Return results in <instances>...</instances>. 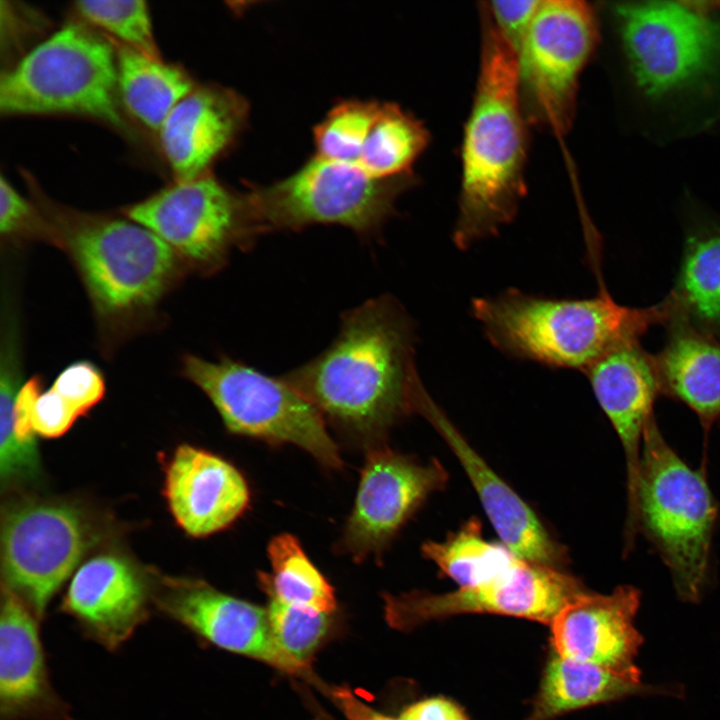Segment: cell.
<instances>
[{
	"label": "cell",
	"mask_w": 720,
	"mask_h": 720,
	"mask_svg": "<svg viewBox=\"0 0 720 720\" xmlns=\"http://www.w3.org/2000/svg\"><path fill=\"white\" fill-rule=\"evenodd\" d=\"M268 556L272 573H260L259 580L270 598L319 613L335 610L334 589L294 536L286 533L272 538Z\"/></svg>",
	"instance_id": "28"
},
{
	"label": "cell",
	"mask_w": 720,
	"mask_h": 720,
	"mask_svg": "<svg viewBox=\"0 0 720 720\" xmlns=\"http://www.w3.org/2000/svg\"><path fill=\"white\" fill-rule=\"evenodd\" d=\"M39 619L2 584L0 614V720H73L54 690Z\"/></svg>",
	"instance_id": "21"
},
{
	"label": "cell",
	"mask_w": 720,
	"mask_h": 720,
	"mask_svg": "<svg viewBox=\"0 0 720 720\" xmlns=\"http://www.w3.org/2000/svg\"><path fill=\"white\" fill-rule=\"evenodd\" d=\"M40 200L57 245L69 252L100 320L121 326L154 309L182 263L164 241L128 218Z\"/></svg>",
	"instance_id": "4"
},
{
	"label": "cell",
	"mask_w": 720,
	"mask_h": 720,
	"mask_svg": "<svg viewBox=\"0 0 720 720\" xmlns=\"http://www.w3.org/2000/svg\"><path fill=\"white\" fill-rule=\"evenodd\" d=\"M331 694L348 720H396L374 711L358 700L347 688L335 687Z\"/></svg>",
	"instance_id": "39"
},
{
	"label": "cell",
	"mask_w": 720,
	"mask_h": 720,
	"mask_svg": "<svg viewBox=\"0 0 720 720\" xmlns=\"http://www.w3.org/2000/svg\"><path fill=\"white\" fill-rule=\"evenodd\" d=\"M154 587L125 556L100 553L75 571L60 609L104 648H120L150 615Z\"/></svg>",
	"instance_id": "17"
},
{
	"label": "cell",
	"mask_w": 720,
	"mask_h": 720,
	"mask_svg": "<svg viewBox=\"0 0 720 720\" xmlns=\"http://www.w3.org/2000/svg\"><path fill=\"white\" fill-rule=\"evenodd\" d=\"M447 480V471L437 460L423 464L384 446L371 447L340 550L357 561L380 554L423 501Z\"/></svg>",
	"instance_id": "14"
},
{
	"label": "cell",
	"mask_w": 720,
	"mask_h": 720,
	"mask_svg": "<svg viewBox=\"0 0 720 720\" xmlns=\"http://www.w3.org/2000/svg\"><path fill=\"white\" fill-rule=\"evenodd\" d=\"M415 343L409 314L393 296L381 295L344 312L330 345L282 377L324 419L375 440L412 413L420 379Z\"/></svg>",
	"instance_id": "1"
},
{
	"label": "cell",
	"mask_w": 720,
	"mask_h": 720,
	"mask_svg": "<svg viewBox=\"0 0 720 720\" xmlns=\"http://www.w3.org/2000/svg\"><path fill=\"white\" fill-rule=\"evenodd\" d=\"M248 104L237 92L218 85L195 87L169 113L157 135L175 182L208 168L244 128Z\"/></svg>",
	"instance_id": "22"
},
{
	"label": "cell",
	"mask_w": 720,
	"mask_h": 720,
	"mask_svg": "<svg viewBox=\"0 0 720 720\" xmlns=\"http://www.w3.org/2000/svg\"><path fill=\"white\" fill-rule=\"evenodd\" d=\"M597 39L596 18L587 3L540 1L517 52L520 84L537 119L556 134L571 127L579 76Z\"/></svg>",
	"instance_id": "12"
},
{
	"label": "cell",
	"mask_w": 720,
	"mask_h": 720,
	"mask_svg": "<svg viewBox=\"0 0 720 720\" xmlns=\"http://www.w3.org/2000/svg\"><path fill=\"white\" fill-rule=\"evenodd\" d=\"M270 627L281 649L307 668L330 626L329 614L297 608L270 598Z\"/></svg>",
	"instance_id": "33"
},
{
	"label": "cell",
	"mask_w": 720,
	"mask_h": 720,
	"mask_svg": "<svg viewBox=\"0 0 720 720\" xmlns=\"http://www.w3.org/2000/svg\"><path fill=\"white\" fill-rule=\"evenodd\" d=\"M181 371L206 394L232 433L291 443L326 467L342 466L324 417L282 376L226 356L211 361L192 354L183 357Z\"/></svg>",
	"instance_id": "9"
},
{
	"label": "cell",
	"mask_w": 720,
	"mask_h": 720,
	"mask_svg": "<svg viewBox=\"0 0 720 720\" xmlns=\"http://www.w3.org/2000/svg\"><path fill=\"white\" fill-rule=\"evenodd\" d=\"M428 142L420 121L396 104L382 103L358 163L379 179L407 176Z\"/></svg>",
	"instance_id": "30"
},
{
	"label": "cell",
	"mask_w": 720,
	"mask_h": 720,
	"mask_svg": "<svg viewBox=\"0 0 720 720\" xmlns=\"http://www.w3.org/2000/svg\"><path fill=\"white\" fill-rule=\"evenodd\" d=\"M77 413L85 416L105 396V379L90 361L80 360L66 366L51 386Z\"/></svg>",
	"instance_id": "35"
},
{
	"label": "cell",
	"mask_w": 720,
	"mask_h": 720,
	"mask_svg": "<svg viewBox=\"0 0 720 720\" xmlns=\"http://www.w3.org/2000/svg\"><path fill=\"white\" fill-rule=\"evenodd\" d=\"M410 175L379 179L358 162L315 155L290 176L246 192L263 233L340 225L362 239L375 238L393 215Z\"/></svg>",
	"instance_id": "7"
},
{
	"label": "cell",
	"mask_w": 720,
	"mask_h": 720,
	"mask_svg": "<svg viewBox=\"0 0 720 720\" xmlns=\"http://www.w3.org/2000/svg\"><path fill=\"white\" fill-rule=\"evenodd\" d=\"M484 4L494 24L518 52L540 1H492Z\"/></svg>",
	"instance_id": "37"
},
{
	"label": "cell",
	"mask_w": 720,
	"mask_h": 720,
	"mask_svg": "<svg viewBox=\"0 0 720 720\" xmlns=\"http://www.w3.org/2000/svg\"><path fill=\"white\" fill-rule=\"evenodd\" d=\"M163 495L179 528L202 538L229 527L247 508L243 475L205 449L181 444L165 464Z\"/></svg>",
	"instance_id": "20"
},
{
	"label": "cell",
	"mask_w": 720,
	"mask_h": 720,
	"mask_svg": "<svg viewBox=\"0 0 720 720\" xmlns=\"http://www.w3.org/2000/svg\"><path fill=\"white\" fill-rule=\"evenodd\" d=\"M0 233L10 240L39 238L56 244L55 233L45 216L3 175L0 179Z\"/></svg>",
	"instance_id": "34"
},
{
	"label": "cell",
	"mask_w": 720,
	"mask_h": 720,
	"mask_svg": "<svg viewBox=\"0 0 720 720\" xmlns=\"http://www.w3.org/2000/svg\"><path fill=\"white\" fill-rule=\"evenodd\" d=\"M681 317L720 341V225L691 231L673 288L666 297Z\"/></svg>",
	"instance_id": "25"
},
{
	"label": "cell",
	"mask_w": 720,
	"mask_h": 720,
	"mask_svg": "<svg viewBox=\"0 0 720 720\" xmlns=\"http://www.w3.org/2000/svg\"><path fill=\"white\" fill-rule=\"evenodd\" d=\"M123 110L116 49L77 22L62 26L0 78L3 115H77L124 131Z\"/></svg>",
	"instance_id": "6"
},
{
	"label": "cell",
	"mask_w": 720,
	"mask_h": 720,
	"mask_svg": "<svg viewBox=\"0 0 720 720\" xmlns=\"http://www.w3.org/2000/svg\"><path fill=\"white\" fill-rule=\"evenodd\" d=\"M665 326V344L653 355L661 394L694 411L708 433L720 418V341L681 317Z\"/></svg>",
	"instance_id": "23"
},
{
	"label": "cell",
	"mask_w": 720,
	"mask_h": 720,
	"mask_svg": "<svg viewBox=\"0 0 720 720\" xmlns=\"http://www.w3.org/2000/svg\"><path fill=\"white\" fill-rule=\"evenodd\" d=\"M78 418L77 413L53 388L41 392L34 404L33 428L36 434L44 438L63 436Z\"/></svg>",
	"instance_id": "36"
},
{
	"label": "cell",
	"mask_w": 720,
	"mask_h": 720,
	"mask_svg": "<svg viewBox=\"0 0 720 720\" xmlns=\"http://www.w3.org/2000/svg\"><path fill=\"white\" fill-rule=\"evenodd\" d=\"M411 409L424 417L450 447L501 543L519 559L561 569L567 563L566 549L551 537L529 505L471 447L421 380L413 388Z\"/></svg>",
	"instance_id": "16"
},
{
	"label": "cell",
	"mask_w": 720,
	"mask_h": 720,
	"mask_svg": "<svg viewBox=\"0 0 720 720\" xmlns=\"http://www.w3.org/2000/svg\"><path fill=\"white\" fill-rule=\"evenodd\" d=\"M41 378L33 376L20 387L11 377L0 380V477L3 488L34 478L39 454L33 428V408Z\"/></svg>",
	"instance_id": "27"
},
{
	"label": "cell",
	"mask_w": 720,
	"mask_h": 720,
	"mask_svg": "<svg viewBox=\"0 0 720 720\" xmlns=\"http://www.w3.org/2000/svg\"><path fill=\"white\" fill-rule=\"evenodd\" d=\"M476 92L462 148V183L453 241L466 249L515 217L526 193V129L518 55L481 8Z\"/></svg>",
	"instance_id": "2"
},
{
	"label": "cell",
	"mask_w": 720,
	"mask_h": 720,
	"mask_svg": "<svg viewBox=\"0 0 720 720\" xmlns=\"http://www.w3.org/2000/svg\"><path fill=\"white\" fill-rule=\"evenodd\" d=\"M718 505L702 471L685 463L648 424L639 466L636 522L672 575L679 597L700 599L706 586Z\"/></svg>",
	"instance_id": "5"
},
{
	"label": "cell",
	"mask_w": 720,
	"mask_h": 720,
	"mask_svg": "<svg viewBox=\"0 0 720 720\" xmlns=\"http://www.w3.org/2000/svg\"><path fill=\"white\" fill-rule=\"evenodd\" d=\"M382 104L347 100L336 104L314 129L316 155L326 159L358 162Z\"/></svg>",
	"instance_id": "31"
},
{
	"label": "cell",
	"mask_w": 720,
	"mask_h": 720,
	"mask_svg": "<svg viewBox=\"0 0 720 720\" xmlns=\"http://www.w3.org/2000/svg\"><path fill=\"white\" fill-rule=\"evenodd\" d=\"M489 341L511 356L583 372L617 346L640 340L671 316L668 303L645 308L618 304L604 286L582 299H557L509 289L472 301Z\"/></svg>",
	"instance_id": "3"
},
{
	"label": "cell",
	"mask_w": 720,
	"mask_h": 720,
	"mask_svg": "<svg viewBox=\"0 0 720 720\" xmlns=\"http://www.w3.org/2000/svg\"><path fill=\"white\" fill-rule=\"evenodd\" d=\"M399 720H468L463 711L444 698H430L408 707Z\"/></svg>",
	"instance_id": "38"
},
{
	"label": "cell",
	"mask_w": 720,
	"mask_h": 720,
	"mask_svg": "<svg viewBox=\"0 0 720 720\" xmlns=\"http://www.w3.org/2000/svg\"><path fill=\"white\" fill-rule=\"evenodd\" d=\"M126 218L164 241L201 274L222 269L234 250H249L263 234L246 193L228 189L210 172L175 182L124 209Z\"/></svg>",
	"instance_id": "10"
},
{
	"label": "cell",
	"mask_w": 720,
	"mask_h": 720,
	"mask_svg": "<svg viewBox=\"0 0 720 720\" xmlns=\"http://www.w3.org/2000/svg\"><path fill=\"white\" fill-rule=\"evenodd\" d=\"M75 10L91 24L117 39L120 45L160 58L150 11L142 0H84Z\"/></svg>",
	"instance_id": "32"
},
{
	"label": "cell",
	"mask_w": 720,
	"mask_h": 720,
	"mask_svg": "<svg viewBox=\"0 0 720 720\" xmlns=\"http://www.w3.org/2000/svg\"><path fill=\"white\" fill-rule=\"evenodd\" d=\"M639 605L640 592L631 585L608 595L586 590L551 623L555 653L641 682L635 657L643 639L634 627Z\"/></svg>",
	"instance_id": "19"
},
{
	"label": "cell",
	"mask_w": 720,
	"mask_h": 720,
	"mask_svg": "<svg viewBox=\"0 0 720 720\" xmlns=\"http://www.w3.org/2000/svg\"><path fill=\"white\" fill-rule=\"evenodd\" d=\"M118 89L123 109L158 133L172 109L196 86L182 68L119 45Z\"/></svg>",
	"instance_id": "26"
},
{
	"label": "cell",
	"mask_w": 720,
	"mask_h": 720,
	"mask_svg": "<svg viewBox=\"0 0 720 720\" xmlns=\"http://www.w3.org/2000/svg\"><path fill=\"white\" fill-rule=\"evenodd\" d=\"M93 543L88 518L74 504L30 500L11 505L1 525L3 585L40 620Z\"/></svg>",
	"instance_id": "11"
},
{
	"label": "cell",
	"mask_w": 720,
	"mask_h": 720,
	"mask_svg": "<svg viewBox=\"0 0 720 720\" xmlns=\"http://www.w3.org/2000/svg\"><path fill=\"white\" fill-rule=\"evenodd\" d=\"M648 694L671 695L673 691L635 682L600 666L554 653L527 720H549L581 707Z\"/></svg>",
	"instance_id": "24"
},
{
	"label": "cell",
	"mask_w": 720,
	"mask_h": 720,
	"mask_svg": "<svg viewBox=\"0 0 720 720\" xmlns=\"http://www.w3.org/2000/svg\"><path fill=\"white\" fill-rule=\"evenodd\" d=\"M633 77L661 98L720 77V3L648 1L615 8Z\"/></svg>",
	"instance_id": "8"
},
{
	"label": "cell",
	"mask_w": 720,
	"mask_h": 720,
	"mask_svg": "<svg viewBox=\"0 0 720 720\" xmlns=\"http://www.w3.org/2000/svg\"><path fill=\"white\" fill-rule=\"evenodd\" d=\"M153 604L199 638L288 673L306 668L286 654L272 633L267 609L225 594L200 579H161Z\"/></svg>",
	"instance_id": "15"
},
{
	"label": "cell",
	"mask_w": 720,
	"mask_h": 720,
	"mask_svg": "<svg viewBox=\"0 0 720 720\" xmlns=\"http://www.w3.org/2000/svg\"><path fill=\"white\" fill-rule=\"evenodd\" d=\"M423 556L460 588L487 583L507 571L518 559L503 543L487 541L481 523L472 518L445 540L427 541Z\"/></svg>",
	"instance_id": "29"
},
{
	"label": "cell",
	"mask_w": 720,
	"mask_h": 720,
	"mask_svg": "<svg viewBox=\"0 0 720 720\" xmlns=\"http://www.w3.org/2000/svg\"><path fill=\"white\" fill-rule=\"evenodd\" d=\"M585 591L578 578L560 568L518 558L500 576L477 586L441 594H385V613L389 623L398 629L462 613H493L551 624L568 603Z\"/></svg>",
	"instance_id": "13"
},
{
	"label": "cell",
	"mask_w": 720,
	"mask_h": 720,
	"mask_svg": "<svg viewBox=\"0 0 720 720\" xmlns=\"http://www.w3.org/2000/svg\"><path fill=\"white\" fill-rule=\"evenodd\" d=\"M584 373L625 453L627 517L625 531H636V501L644 432L655 418L660 391L653 354L640 340L625 342L598 359Z\"/></svg>",
	"instance_id": "18"
}]
</instances>
